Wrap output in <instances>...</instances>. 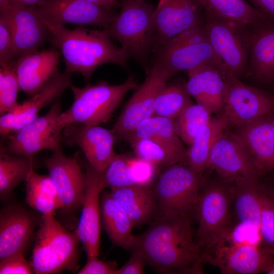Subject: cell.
Returning <instances> with one entry per match:
<instances>
[{"mask_svg": "<svg viewBox=\"0 0 274 274\" xmlns=\"http://www.w3.org/2000/svg\"><path fill=\"white\" fill-rule=\"evenodd\" d=\"M192 217L157 215L147 230L133 235L129 251H140L148 264L159 273H203L202 252L193 237Z\"/></svg>", "mask_w": 274, "mask_h": 274, "instance_id": "6da1fadb", "label": "cell"}, {"mask_svg": "<svg viewBox=\"0 0 274 274\" xmlns=\"http://www.w3.org/2000/svg\"><path fill=\"white\" fill-rule=\"evenodd\" d=\"M43 22L50 32V42L63 56L65 71L80 73L87 83L95 70L104 64L127 67L129 57L113 43L106 29H90L81 26L70 29Z\"/></svg>", "mask_w": 274, "mask_h": 274, "instance_id": "7a4b0ae2", "label": "cell"}, {"mask_svg": "<svg viewBox=\"0 0 274 274\" xmlns=\"http://www.w3.org/2000/svg\"><path fill=\"white\" fill-rule=\"evenodd\" d=\"M234 186L217 173L201 177L195 215L198 223L195 239L202 254L233 228Z\"/></svg>", "mask_w": 274, "mask_h": 274, "instance_id": "3957f363", "label": "cell"}, {"mask_svg": "<svg viewBox=\"0 0 274 274\" xmlns=\"http://www.w3.org/2000/svg\"><path fill=\"white\" fill-rule=\"evenodd\" d=\"M79 242L76 231L67 230L54 215H42L31 257L33 272L53 274L65 270L77 271L80 267Z\"/></svg>", "mask_w": 274, "mask_h": 274, "instance_id": "277c9868", "label": "cell"}, {"mask_svg": "<svg viewBox=\"0 0 274 274\" xmlns=\"http://www.w3.org/2000/svg\"><path fill=\"white\" fill-rule=\"evenodd\" d=\"M138 86L133 76L119 85H111L105 81L95 85L87 83L83 88L72 84L70 88L74 94V101L68 109L61 113L60 122L64 126L72 123L88 125L106 123L126 93Z\"/></svg>", "mask_w": 274, "mask_h": 274, "instance_id": "5b68a950", "label": "cell"}, {"mask_svg": "<svg viewBox=\"0 0 274 274\" xmlns=\"http://www.w3.org/2000/svg\"><path fill=\"white\" fill-rule=\"evenodd\" d=\"M201 177L181 162L162 168L152 185L157 215H195Z\"/></svg>", "mask_w": 274, "mask_h": 274, "instance_id": "8992f818", "label": "cell"}, {"mask_svg": "<svg viewBox=\"0 0 274 274\" xmlns=\"http://www.w3.org/2000/svg\"><path fill=\"white\" fill-rule=\"evenodd\" d=\"M154 9L145 0H123L119 14L105 28L129 57L143 60L152 47Z\"/></svg>", "mask_w": 274, "mask_h": 274, "instance_id": "52a82bcc", "label": "cell"}, {"mask_svg": "<svg viewBox=\"0 0 274 274\" xmlns=\"http://www.w3.org/2000/svg\"><path fill=\"white\" fill-rule=\"evenodd\" d=\"M246 25L229 20L206 18L208 40L227 73L239 78L247 71L251 30Z\"/></svg>", "mask_w": 274, "mask_h": 274, "instance_id": "ba28073f", "label": "cell"}, {"mask_svg": "<svg viewBox=\"0 0 274 274\" xmlns=\"http://www.w3.org/2000/svg\"><path fill=\"white\" fill-rule=\"evenodd\" d=\"M61 113L58 98L45 115L37 117L5 140L7 151L14 155L33 157L43 150L54 152L61 149L64 127L60 122Z\"/></svg>", "mask_w": 274, "mask_h": 274, "instance_id": "9c48e42d", "label": "cell"}, {"mask_svg": "<svg viewBox=\"0 0 274 274\" xmlns=\"http://www.w3.org/2000/svg\"><path fill=\"white\" fill-rule=\"evenodd\" d=\"M204 263L217 267L223 274H256L274 263L270 254L255 243L239 241L230 232L203 254Z\"/></svg>", "mask_w": 274, "mask_h": 274, "instance_id": "30bf717a", "label": "cell"}, {"mask_svg": "<svg viewBox=\"0 0 274 274\" xmlns=\"http://www.w3.org/2000/svg\"><path fill=\"white\" fill-rule=\"evenodd\" d=\"M175 74L154 62L145 80L135 89L111 129L116 140L125 139L141 122L154 115L155 103L159 93Z\"/></svg>", "mask_w": 274, "mask_h": 274, "instance_id": "8fae6325", "label": "cell"}, {"mask_svg": "<svg viewBox=\"0 0 274 274\" xmlns=\"http://www.w3.org/2000/svg\"><path fill=\"white\" fill-rule=\"evenodd\" d=\"M222 112L228 126L237 128L273 115L274 96L229 75Z\"/></svg>", "mask_w": 274, "mask_h": 274, "instance_id": "7c38bea8", "label": "cell"}, {"mask_svg": "<svg viewBox=\"0 0 274 274\" xmlns=\"http://www.w3.org/2000/svg\"><path fill=\"white\" fill-rule=\"evenodd\" d=\"M200 0H159L153 14L152 47L156 52L170 39L193 26L204 25Z\"/></svg>", "mask_w": 274, "mask_h": 274, "instance_id": "4fadbf2b", "label": "cell"}, {"mask_svg": "<svg viewBox=\"0 0 274 274\" xmlns=\"http://www.w3.org/2000/svg\"><path fill=\"white\" fill-rule=\"evenodd\" d=\"M208 169L232 183L261 176L238 136L227 129L211 151Z\"/></svg>", "mask_w": 274, "mask_h": 274, "instance_id": "5bb4252c", "label": "cell"}, {"mask_svg": "<svg viewBox=\"0 0 274 274\" xmlns=\"http://www.w3.org/2000/svg\"><path fill=\"white\" fill-rule=\"evenodd\" d=\"M35 7L43 22L54 26L74 24L105 29L117 15L87 0H45Z\"/></svg>", "mask_w": 274, "mask_h": 274, "instance_id": "9a60e30c", "label": "cell"}, {"mask_svg": "<svg viewBox=\"0 0 274 274\" xmlns=\"http://www.w3.org/2000/svg\"><path fill=\"white\" fill-rule=\"evenodd\" d=\"M52 153L51 156L44 159V163L61 203V210L75 214L82 209L85 173L82 172L76 157L66 156L62 149Z\"/></svg>", "mask_w": 274, "mask_h": 274, "instance_id": "2e32d148", "label": "cell"}, {"mask_svg": "<svg viewBox=\"0 0 274 274\" xmlns=\"http://www.w3.org/2000/svg\"><path fill=\"white\" fill-rule=\"evenodd\" d=\"M86 187L81 214L76 229L87 257H98L101 224L100 196L105 188L104 172L86 165Z\"/></svg>", "mask_w": 274, "mask_h": 274, "instance_id": "e0dca14e", "label": "cell"}, {"mask_svg": "<svg viewBox=\"0 0 274 274\" xmlns=\"http://www.w3.org/2000/svg\"><path fill=\"white\" fill-rule=\"evenodd\" d=\"M62 138L67 146L79 147L88 163L99 172L105 171L116 155L113 133L111 130L98 125L68 124L63 129Z\"/></svg>", "mask_w": 274, "mask_h": 274, "instance_id": "ac0fdd59", "label": "cell"}, {"mask_svg": "<svg viewBox=\"0 0 274 274\" xmlns=\"http://www.w3.org/2000/svg\"><path fill=\"white\" fill-rule=\"evenodd\" d=\"M72 75L66 71L57 72L38 93L20 104L13 111L1 115L0 134L3 140L33 121L43 108L59 98L72 85Z\"/></svg>", "mask_w": 274, "mask_h": 274, "instance_id": "d6986e66", "label": "cell"}, {"mask_svg": "<svg viewBox=\"0 0 274 274\" xmlns=\"http://www.w3.org/2000/svg\"><path fill=\"white\" fill-rule=\"evenodd\" d=\"M187 72L188 80L185 87L196 103L207 107L213 114L222 111L230 75L220 66L210 63Z\"/></svg>", "mask_w": 274, "mask_h": 274, "instance_id": "ffe728a7", "label": "cell"}, {"mask_svg": "<svg viewBox=\"0 0 274 274\" xmlns=\"http://www.w3.org/2000/svg\"><path fill=\"white\" fill-rule=\"evenodd\" d=\"M41 218L38 220L34 213L19 205L3 208L0 213V259L24 252Z\"/></svg>", "mask_w": 274, "mask_h": 274, "instance_id": "44dd1931", "label": "cell"}, {"mask_svg": "<svg viewBox=\"0 0 274 274\" xmlns=\"http://www.w3.org/2000/svg\"><path fill=\"white\" fill-rule=\"evenodd\" d=\"M61 53L54 49L36 51L12 62L20 90L32 96L57 72Z\"/></svg>", "mask_w": 274, "mask_h": 274, "instance_id": "7402d4cb", "label": "cell"}, {"mask_svg": "<svg viewBox=\"0 0 274 274\" xmlns=\"http://www.w3.org/2000/svg\"><path fill=\"white\" fill-rule=\"evenodd\" d=\"M273 115L260 118L235 132L261 175L274 169Z\"/></svg>", "mask_w": 274, "mask_h": 274, "instance_id": "603a6c76", "label": "cell"}, {"mask_svg": "<svg viewBox=\"0 0 274 274\" xmlns=\"http://www.w3.org/2000/svg\"><path fill=\"white\" fill-rule=\"evenodd\" d=\"M9 18L13 40L14 58L38 51L51 38L50 32L37 13L35 5L12 7Z\"/></svg>", "mask_w": 274, "mask_h": 274, "instance_id": "cb8c5ba5", "label": "cell"}, {"mask_svg": "<svg viewBox=\"0 0 274 274\" xmlns=\"http://www.w3.org/2000/svg\"><path fill=\"white\" fill-rule=\"evenodd\" d=\"M247 69L263 83H274V22L263 20L253 25Z\"/></svg>", "mask_w": 274, "mask_h": 274, "instance_id": "d4e9b609", "label": "cell"}, {"mask_svg": "<svg viewBox=\"0 0 274 274\" xmlns=\"http://www.w3.org/2000/svg\"><path fill=\"white\" fill-rule=\"evenodd\" d=\"M156 52L155 61L175 74L206 63L217 65L227 73L208 40L172 49H159Z\"/></svg>", "mask_w": 274, "mask_h": 274, "instance_id": "484cf974", "label": "cell"}, {"mask_svg": "<svg viewBox=\"0 0 274 274\" xmlns=\"http://www.w3.org/2000/svg\"><path fill=\"white\" fill-rule=\"evenodd\" d=\"M110 189L112 196L129 217L133 227L146 223L157 213V203L152 186L136 185Z\"/></svg>", "mask_w": 274, "mask_h": 274, "instance_id": "4316f807", "label": "cell"}, {"mask_svg": "<svg viewBox=\"0 0 274 274\" xmlns=\"http://www.w3.org/2000/svg\"><path fill=\"white\" fill-rule=\"evenodd\" d=\"M228 126V121L223 113L212 116L195 135L189 148L186 150L183 163L202 176L203 172L208 169L210 156L214 146Z\"/></svg>", "mask_w": 274, "mask_h": 274, "instance_id": "83f0119b", "label": "cell"}, {"mask_svg": "<svg viewBox=\"0 0 274 274\" xmlns=\"http://www.w3.org/2000/svg\"><path fill=\"white\" fill-rule=\"evenodd\" d=\"M234 185L233 208L238 224L259 233L263 183L255 179Z\"/></svg>", "mask_w": 274, "mask_h": 274, "instance_id": "f1b7e54d", "label": "cell"}, {"mask_svg": "<svg viewBox=\"0 0 274 274\" xmlns=\"http://www.w3.org/2000/svg\"><path fill=\"white\" fill-rule=\"evenodd\" d=\"M101 224L115 247L129 251L133 235L132 222L110 192H102L100 196Z\"/></svg>", "mask_w": 274, "mask_h": 274, "instance_id": "f546056e", "label": "cell"}, {"mask_svg": "<svg viewBox=\"0 0 274 274\" xmlns=\"http://www.w3.org/2000/svg\"><path fill=\"white\" fill-rule=\"evenodd\" d=\"M129 135L152 140L174 154L180 162L184 160L186 149L175 130L173 120L154 115L141 122Z\"/></svg>", "mask_w": 274, "mask_h": 274, "instance_id": "4dcf8cb0", "label": "cell"}, {"mask_svg": "<svg viewBox=\"0 0 274 274\" xmlns=\"http://www.w3.org/2000/svg\"><path fill=\"white\" fill-rule=\"evenodd\" d=\"M205 18L253 26L266 20L246 0H200Z\"/></svg>", "mask_w": 274, "mask_h": 274, "instance_id": "1f68e13d", "label": "cell"}, {"mask_svg": "<svg viewBox=\"0 0 274 274\" xmlns=\"http://www.w3.org/2000/svg\"><path fill=\"white\" fill-rule=\"evenodd\" d=\"M26 202L32 209L45 215H54L62 204L49 175H40L32 169L26 180Z\"/></svg>", "mask_w": 274, "mask_h": 274, "instance_id": "d6a6232c", "label": "cell"}, {"mask_svg": "<svg viewBox=\"0 0 274 274\" xmlns=\"http://www.w3.org/2000/svg\"><path fill=\"white\" fill-rule=\"evenodd\" d=\"M33 169V157L12 154L6 149L4 143L0 146V197L7 200L21 182L25 181Z\"/></svg>", "mask_w": 274, "mask_h": 274, "instance_id": "836d02e7", "label": "cell"}, {"mask_svg": "<svg viewBox=\"0 0 274 274\" xmlns=\"http://www.w3.org/2000/svg\"><path fill=\"white\" fill-rule=\"evenodd\" d=\"M192 103L191 96L185 84H166L160 91L156 99L154 115L174 120Z\"/></svg>", "mask_w": 274, "mask_h": 274, "instance_id": "e575fe53", "label": "cell"}, {"mask_svg": "<svg viewBox=\"0 0 274 274\" xmlns=\"http://www.w3.org/2000/svg\"><path fill=\"white\" fill-rule=\"evenodd\" d=\"M212 114L209 109L202 105H189L174 120L177 134L189 146L197 133L209 122Z\"/></svg>", "mask_w": 274, "mask_h": 274, "instance_id": "d590c367", "label": "cell"}, {"mask_svg": "<svg viewBox=\"0 0 274 274\" xmlns=\"http://www.w3.org/2000/svg\"><path fill=\"white\" fill-rule=\"evenodd\" d=\"M125 139L129 143L135 156L159 168L180 162L174 154L152 140L133 135H128Z\"/></svg>", "mask_w": 274, "mask_h": 274, "instance_id": "8d00e7d4", "label": "cell"}, {"mask_svg": "<svg viewBox=\"0 0 274 274\" xmlns=\"http://www.w3.org/2000/svg\"><path fill=\"white\" fill-rule=\"evenodd\" d=\"M20 87L12 62L0 68V114L3 115L15 110Z\"/></svg>", "mask_w": 274, "mask_h": 274, "instance_id": "74e56055", "label": "cell"}, {"mask_svg": "<svg viewBox=\"0 0 274 274\" xmlns=\"http://www.w3.org/2000/svg\"><path fill=\"white\" fill-rule=\"evenodd\" d=\"M128 155L116 154L104 171L105 188H121L136 185L132 180L128 164Z\"/></svg>", "mask_w": 274, "mask_h": 274, "instance_id": "f35d334b", "label": "cell"}, {"mask_svg": "<svg viewBox=\"0 0 274 274\" xmlns=\"http://www.w3.org/2000/svg\"><path fill=\"white\" fill-rule=\"evenodd\" d=\"M259 232L263 241L274 252V199L266 193L264 187Z\"/></svg>", "mask_w": 274, "mask_h": 274, "instance_id": "ab89813d", "label": "cell"}, {"mask_svg": "<svg viewBox=\"0 0 274 274\" xmlns=\"http://www.w3.org/2000/svg\"><path fill=\"white\" fill-rule=\"evenodd\" d=\"M128 164L132 180L136 185L152 186L159 168L136 156L128 155Z\"/></svg>", "mask_w": 274, "mask_h": 274, "instance_id": "60d3db41", "label": "cell"}, {"mask_svg": "<svg viewBox=\"0 0 274 274\" xmlns=\"http://www.w3.org/2000/svg\"><path fill=\"white\" fill-rule=\"evenodd\" d=\"M9 12L0 13L1 66L9 65L14 60L13 34Z\"/></svg>", "mask_w": 274, "mask_h": 274, "instance_id": "b9f144b4", "label": "cell"}, {"mask_svg": "<svg viewBox=\"0 0 274 274\" xmlns=\"http://www.w3.org/2000/svg\"><path fill=\"white\" fill-rule=\"evenodd\" d=\"M24 251L0 259L1 274H30L33 272L31 263L25 258Z\"/></svg>", "mask_w": 274, "mask_h": 274, "instance_id": "7bdbcfd3", "label": "cell"}, {"mask_svg": "<svg viewBox=\"0 0 274 274\" xmlns=\"http://www.w3.org/2000/svg\"><path fill=\"white\" fill-rule=\"evenodd\" d=\"M204 25L193 26L182 31L168 41L159 49H172L207 40Z\"/></svg>", "mask_w": 274, "mask_h": 274, "instance_id": "ee69618b", "label": "cell"}, {"mask_svg": "<svg viewBox=\"0 0 274 274\" xmlns=\"http://www.w3.org/2000/svg\"><path fill=\"white\" fill-rule=\"evenodd\" d=\"M131 255L127 262L121 268L116 269V274H141L148 264L143 254L139 250H131Z\"/></svg>", "mask_w": 274, "mask_h": 274, "instance_id": "f6af8a7d", "label": "cell"}, {"mask_svg": "<svg viewBox=\"0 0 274 274\" xmlns=\"http://www.w3.org/2000/svg\"><path fill=\"white\" fill-rule=\"evenodd\" d=\"M117 268L97 256L87 257L85 265L78 271V274H116Z\"/></svg>", "mask_w": 274, "mask_h": 274, "instance_id": "bcb514c9", "label": "cell"}, {"mask_svg": "<svg viewBox=\"0 0 274 274\" xmlns=\"http://www.w3.org/2000/svg\"><path fill=\"white\" fill-rule=\"evenodd\" d=\"M247 1L249 2L266 20L274 22V0Z\"/></svg>", "mask_w": 274, "mask_h": 274, "instance_id": "7dc6e473", "label": "cell"}, {"mask_svg": "<svg viewBox=\"0 0 274 274\" xmlns=\"http://www.w3.org/2000/svg\"><path fill=\"white\" fill-rule=\"evenodd\" d=\"M102 8L111 11L119 6L118 0H87Z\"/></svg>", "mask_w": 274, "mask_h": 274, "instance_id": "c3c4849f", "label": "cell"}, {"mask_svg": "<svg viewBox=\"0 0 274 274\" xmlns=\"http://www.w3.org/2000/svg\"><path fill=\"white\" fill-rule=\"evenodd\" d=\"M13 8H22L36 5L45 0H9Z\"/></svg>", "mask_w": 274, "mask_h": 274, "instance_id": "681fc988", "label": "cell"}, {"mask_svg": "<svg viewBox=\"0 0 274 274\" xmlns=\"http://www.w3.org/2000/svg\"><path fill=\"white\" fill-rule=\"evenodd\" d=\"M11 9L9 0H0V13L9 12Z\"/></svg>", "mask_w": 274, "mask_h": 274, "instance_id": "f907efd6", "label": "cell"}, {"mask_svg": "<svg viewBox=\"0 0 274 274\" xmlns=\"http://www.w3.org/2000/svg\"><path fill=\"white\" fill-rule=\"evenodd\" d=\"M263 187L266 193L274 199V181L268 184L263 183Z\"/></svg>", "mask_w": 274, "mask_h": 274, "instance_id": "816d5d0a", "label": "cell"}, {"mask_svg": "<svg viewBox=\"0 0 274 274\" xmlns=\"http://www.w3.org/2000/svg\"><path fill=\"white\" fill-rule=\"evenodd\" d=\"M267 274H274V263H272L265 271Z\"/></svg>", "mask_w": 274, "mask_h": 274, "instance_id": "f5cc1de1", "label": "cell"}, {"mask_svg": "<svg viewBox=\"0 0 274 274\" xmlns=\"http://www.w3.org/2000/svg\"><path fill=\"white\" fill-rule=\"evenodd\" d=\"M273 124H274V115H273Z\"/></svg>", "mask_w": 274, "mask_h": 274, "instance_id": "db71d44e", "label": "cell"}, {"mask_svg": "<svg viewBox=\"0 0 274 274\" xmlns=\"http://www.w3.org/2000/svg\"></svg>", "mask_w": 274, "mask_h": 274, "instance_id": "11a10c76", "label": "cell"}]
</instances>
